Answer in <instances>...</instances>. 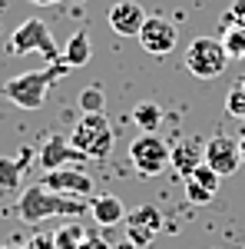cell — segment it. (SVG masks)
<instances>
[{
  "label": "cell",
  "instance_id": "obj_11",
  "mask_svg": "<svg viewBox=\"0 0 245 249\" xmlns=\"http://www.w3.org/2000/svg\"><path fill=\"white\" fill-rule=\"evenodd\" d=\"M106 17H110V27H113L119 37H139V30L146 23V10L136 0H116Z\"/></svg>",
  "mask_w": 245,
  "mask_h": 249
},
{
  "label": "cell",
  "instance_id": "obj_1",
  "mask_svg": "<svg viewBox=\"0 0 245 249\" xmlns=\"http://www.w3.org/2000/svg\"><path fill=\"white\" fill-rule=\"evenodd\" d=\"M86 210H90V203L66 199L60 193L47 190L43 183H33V186H27V190L20 193L17 206H14V216H17L20 223H27V226H40L50 216H83Z\"/></svg>",
  "mask_w": 245,
  "mask_h": 249
},
{
  "label": "cell",
  "instance_id": "obj_4",
  "mask_svg": "<svg viewBox=\"0 0 245 249\" xmlns=\"http://www.w3.org/2000/svg\"><path fill=\"white\" fill-rule=\"evenodd\" d=\"M7 53L10 57H23V53H43L50 63H63L60 60V50L53 43V34L43 20H23L17 30L10 34V43H7Z\"/></svg>",
  "mask_w": 245,
  "mask_h": 249
},
{
  "label": "cell",
  "instance_id": "obj_8",
  "mask_svg": "<svg viewBox=\"0 0 245 249\" xmlns=\"http://www.w3.org/2000/svg\"><path fill=\"white\" fill-rule=\"evenodd\" d=\"M139 43H143V50L152 53V57H166L172 47L179 43L176 23L166 20V17H146L143 30H139Z\"/></svg>",
  "mask_w": 245,
  "mask_h": 249
},
{
  "label": "cell",
  "instance_id": "obj_9",
  "mask_svg": "<svg viewBox=\"0 0 245 249\" xmlns=\"http://www.w3.org/2000/svg\"><path fill=\"white\" fill-rule=\"evenodd\" d=\"M159 230H163V213L152 203H143L139 210L126 216V232H130V243H136V246H149Z\"/></svg>",
  "mask_w": 245,
  "mask_h": 249
},
{
  "label": "cell",
  "instance_id": "obj_20",
  "mask_svg": "<svg viewBox=\"0 0 245 249\" xmlns=\"http://www.w3.org/2000/svg\"><path fill=\"white\" fill-rule=\"evenodd\" d=\"M83 239H86V232L80 230V226H63V230L53 236L57 249H80V246H83Z\"/></svg>",
  "mask_w": 245,
  "mask_h": 249
},
{
  "label": "cell",
  "instance_id": "obj_7",
  "mask_svg": "<svg viewBox=\"0 0 245 249\" xmlns=\"http://www.w3.org/2000/svg\"><path fill=\"white\" fill-rule=\"evenodd\" d=\"M40 183H43L47 190L66 196V199H86V196H93V179H90L83 170H70V166L53 170V173H43Z\"/></svg>",
  "mask_w": 245,
  "mask_h": 249
},
{
  "label": "cell",
  "instance_id": "obj_12",
  "mask_svg": "<svg viewBox=\"0 0 245 249\" xmlns=\"http://www.w3.org/2000/svg\"><path fill=\"white\" fill-rule=\"evenodd\" d=\"M202 163H206V143L196 140V136H189V140H182V143H176L172 153H169V166L179 173L182 179L192 176Z\"/></svg>",
  "mask_w": 245,
  "mask_h": 249
},
{
  "label": "cell",
  "instance_id": "obj_24",
  "mask_svg": "<svg viewBox=\"0 0 245 249\" xmlns=\"http://www.w3.org/2000/svg\"><path fill=\"white\" fill-rule=\"evenodd\" d=\"M80 249H110V246H106V243H103L99 236H86V239H83V246H80Z\"/></svg>",
  "mask_w": 245,
  "mask_h": 249
},
{
  "label": "cell",
  "instance_id": "obj_2",
  "mask_svg": "<svg viewBox=\"0 0 245 249\" xmlns=\"http://www.w3.org/2000/svg\"><path fill=\"white\" fill-rule=\"evenodd\" d=\"M70 67L66 63H50L47 70H33V73H17V77L3 80L0 93L7 96L14 107L20 110H40L50 96V87L57 83L60 77H66Z\"/></svg>",
  "mask_w": 245,
  "mask_h": 249
},
{
  "label": "cell",
  "instance_id": "obj_16",
  "mask_svg": "<svg viewBox=\"0 0 245 249\" xmlns=\"http://www.w3.org/2000/svg\"><path fill=\"white\" fill-rule=\"evenodd\" d=\"M90 53H93V47H90L86 30H76L73 37L66 40V47H63V63H66L70 70H76V67L90 63Z\"/></svg>",
  "mask_w": 245,
  "mask_h": 249
},
{
  "label": "cell",
  "instance_id": "obj_27",
  "mask_svg": "<svg viewBox=\"0 0 245 249\" xmlns=\"http://www.w3.org/2000/svg\"><path fill=\"white\" fill-rule=\"evenodd\" d=\"M0 249H27V246H20V243H7V246H0Z\"/></svg>",
  "mask_w": 245,
  "mask_h": 249
},
{
  "label": "cell",
  "instance_id": "obj_14",
  "mask_svg": "<svg viewBox=\"0 0 245 249\" xmlns=\"http://www.w3.org/2000/svg\"><path fill=\"white\" fill-rule=\"evenodd\" d=\"M90 216L96 219V226L110 230V226H119L126 219V210H123V199L119 196L99 193V196H90Z\"/></svg>",
  "mask_w": 245,
  "mask_h": 249
},
{
  "label": "cell",
  "instance_id": "obj_23",
  "mask_svg": "<svg viewBox=\"0 0 245 249\" xmlns=\"http://www.w3.org/2000/svg\"><path fill=\"white\" fill-rule=\"evenodd\" d=\"M27 249H57V243H53V236H43V232H37V236L27 243Z\"/></svg>",
  "mask_w": 245,
  "mask_h": 249
},
{
  "label": "cell",
  "instance_id": "obj_19",
  "mask_svg": "<svg viewBox=\"0 0 245 249\" xmlns=\"http://www.w3.org/2000/svg\"><path fill=\"white\" fill-rule=\"evenodd\" d=\"M222 47H226V53H229V60L232 57H245V30L242 27H229L226 23V34H222Z\"/></svg>",
  "mask_w": 245,
  "mask_h": 249
},
{
  "label": "cell",
  "instance_id": "obj_18",
  "mask_svg": "<svg viewBox=\"0 0 245 249\" xmlns=\"http://www.w3.org/2000/svg\"><path fill=\"white\" fill-rule=\"evenodd\" d=\"M226 110L235 120H245V77H239L226 93Z\"/></svg>",
  "mask_w": 245,
  "mask_h": 249
},
{
  "label": "cell",
  "instance_id": "obj_17",
  "mask_svg": "<svg viewBox=\"0 0 245 249\" xmlns=\"http://www.w3.org/2000/svg\"><path fill=\"white\" fill-rule=\"evenodd\" d=\"M132 120L143 126V133H156V126L163 123V107H159V103H139L136 113H132Z\"/></svg>",
  "mask_w": 245,
  "mask_h": 249
},
{
  "label": "cell",
  "instance_id": "obj_26",
  "mask_svg": "<svg viewBox=\"0 0 245 249\" xmlns=\"http://www.w3.org/2000/svg\"><path fill=\"white\" fill-rule=\"evenodd\" d=\"M239 153H242V163H245V136L239 140Z\"/></svg>",
  "mask_w": 245,
  "mask_h": 249
},
{
  "label": "cell",
  "instance_id": "obj_21",
  "mask_svg": "<svg viewBox=\"0 0 245 249\" xmlns=\"http://www.w3.org/2000/svg\"><path fill=\"white\" fill-rule=\"evenodd\" d=\"M80 110L83 113H103V90L99 87H86L80 93Z\"/></svg>",
  "mask_w": 245,
  "mask_h": 249
},
{
  "label": "cell",
  "instance_id": "obj_5",
  "mask_svg": "<svg viewBox=\"0 0 245 249\" xmlns=\"http://www.w3.org/2000/svg\"><path fill=\"white\" fill-rule=\"evenodd\" d=\"M229 67V53L219 37H196L186 47V70L199 80L222 77Z\"/></svg>",
  "mask_w": 245,
  "mask_h": 249
},
{
  "label": "cell",
  "instance_id": "obj_15",
  "mask_svg": "<svg viewBox=\"0 0 245 249\" xmlns=\"http://www.w3.org/2000/svg\"><path fill=\"white\" fill-rule=\"evenodd\" d=\"M37 160V153L30 146H23L20 156H0V193H17L20 179H23V170Z\"/></svg>",
  "mask_w": 245,
  "mask_h": 249
},
{
  "label": "cell",
  "instance_id": "obj_25",
  "mask_svg": "<svg viewBox=\"0 0 245 249\" xmlns=\"http://www.w3.org/2000/svg\"><path fill=\"white\" fill-rule=\"evenodd\" d=\"M30 3H37V7H50V3H60V0H30Z\"/></svg>",
  "mask_w": 245,
  "mask_h": 249
},
{
  "label": "cell",
  "instance_id": "obj_3",
  "mask_svg": "<svg viewBox=\"0 0 245 249\" xmlns=\"http://www.w3.org/2000/svg\"><path fill=\"white\" fill-rule=\"evenodd\" d=\"M113 140L116 136L106 113H83L80 123L73 126V133H70V143H73L76 153L83 160H96V163H103L113 153Z\"/></svg>",
  "mask_w": 245,
  "mask_h": 249
},
{
  "label": "cell",
  "instance_id": "obj_13",
  "mask_svg": "<svg viewBox=\"0 0 245 249\" xmlns=\"http://www.w3.org/2000/svg\"><path fill=\"white\" fill-rule=\"evenodd\" d=\"M76 160H83V156L73 150L70 136H50V140L40 146V153H37V163L43 166V173L63 170L66 163H76Z\"/></svg>",
  "mask_w": 245,
  "mask_h": 249
},
{
  "label": "cell",
  "instance_id": "obj_6",
  "mask_svg": "<svg viewBox=\"0 0 245 249\" xmlns=\"http://www.w3.org/2000/svg\"><path fill=\"white\" fill-rule=\"evenodd\" d=\"M169 153L172 150L159 133H143L130 143V160L143 176H156L163 166H169Z\"/></svg>",
  "mask_w": 245,
  "mask_h": 249
},
{
  "label": "cell",
  "instance_id": "obj_22",
  "mask_svg": "<svg viewBox=\"0 0 245 249\" xmlns=\"http://www.w3.org/2000/svg\"><path fill=\"white\" fill-rule=\"evenodd\" d=\"M226 23H229V27H242V30H245V0H232V3H229Z\"/></svg>",
  "mask_w": 245,
  "mask_h": 249
},
{
  "label": "cell",
  "instance_id": "obj_10",
  "mask_svg": "<svg viewBox=\"0 0 245 249\" xmlns=\"http://www.w3.org/2000/svg\"><path fill=\"white\" fill-rule=\"evenodd\" d=\"M242 163V153H239V140L232 136H212L206 143V166L219 173V176H232Z\"/></svg>",
  "mask_w": 245,
  "mask_h": 249
}]
</instances>
